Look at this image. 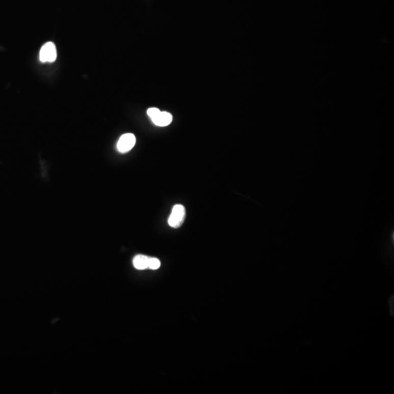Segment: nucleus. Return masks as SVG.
I'll return each instance as SVG.
<instances>
[{
    "label": "nucleus",
    "mask_w": 394,
    "mask_h": 394,
    "mask_svg": "<svg viewBox=\"0 0 394 394\" xmlns=\"http://www.w3.org/2000/svg\"><path fill=\"white\" fill-rule=\"evenodd\" d=\"M148 116L152 120L153 123L158 126H167L172 121V116L170 113L162 112L156 108H149L147 111Z\"/></svg>",
    "instance_id": "obj_1"
},
{
    "label": "nucleus",
    "mask_w": 394,
    "mask_h": 394,
    "mask_svg": "<svg viewBox=\"0 0 394 394\" xmlns=\"http://www.w3.org/2000/svg\"><path fill=\"white\" fill-rule=\"evenodd\" d=\"M186 218V209L181 204H176L172 208V213L168 219L171 227L179 228L183 224Z\"/></svg>",
    "instance_id": "obj_2"
},
{
    "label": "nucleus",
    "mask_w": 394,
    "mask_h": 394,
    "mask_svg": "<svg viewBox=\"0 0 394 394\" xmlns=\"http://www.w3.org/2000/svg\"><path fill=\"white\" fill-rule=\"evenodd\" d=\"M57 58V50L56 45L51 42L44 44L43 47L40 49V60L43 63L45 62H55Z\"/></svg>",
    "instance_id": "obj_3"
},
{
    "label": "nucleus",
    "mask_w": 394,
    "mask_h": 394,
    "mask_svg": "<svg viewBox=\"0 0 394 394\" xmlns=\"http://www.w3.org/2000/svg\"><path fill=\"white\" fill-rule=\"evenodd\" d=\"M136 143V138L133 134H125L120 138L117 144L118 151L125 153L131 150Z\"/></svg>",
    "instance_id": "obj_4"
},
{
    "label": "nucleus",
    "mask_w": 394,
    "mask_h": 394,
    "mask_svg": "<svg viewBox=\"0 0 394 394\" xmlns=\"http://www.w3.org/2000/svg\"><path fill=\"white\" fill-rule=\"evenodd\" d=\"M148 261H149V257L143 256V255H138L134 258L133 265L135 268L138 269V270H145V269L148 268Z\"/></svg>",
    "instance_id": "obj_5"
},
{
    "label": "nucleus",
    "mask_w": 394,
    "mask_h": 394,
    "mask_svg": "<svg viewBox=\"0 0 394 394\" xmlns=\"http://www.w3.org/2000/svg\"><path fill=\"white\" fill-rule=\"evenodd\" d=\"M160 266L161 262L158 258H149V261H148V268L151 269V270H158Z\"/></svg>",
    "instance_id": "obj_6"
}]
</instances>
